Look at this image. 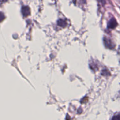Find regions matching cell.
Segmentation results:
<instances>
[{
	"label": "cell",
	"instance_id": "3",
	"mask_svg": "<svg viewBox=\"0 0 120 120\" xmlns=\"http://www.w3.org/2000/svg\"><path fill=\"white\" fill-rule=\"evenodd\" d=\"M104 43H105V45L106 46L107 48H110V49H112L114 48V45L112 44V42H111V41H110L109 39L104 38Z\"/></svg>",
	"mask_w": 120,
	"mask_h": 120
},
{
	"label": "cell",
	"instance_id": "2",
	"mask_svg": "<svg viewBox=\"0 0 120 120\" xmlns=\"http://www.w3.org/2000/svg\"><path fill=\"white\" fill-rule=\"evenodd\" d=\"M117 26V22L114 18H112L108 22V28L110 29H114Z\"/></svg>",
	"mask_w": 120,
	"mask_h": 120
},
{
	"label": "cell",
	"instance_id": "1",
	"mask_svg": "<svg viewBox=\"0 0 120 120\" xmlns=\"http://www.w3.org/2000/svg\"><path fill=\"white\" fill-rule=\"evenodd\" d=\"M21 12H22V14L23 16H25V17L28 16L30 13V8L28 6H23L21 8Z\"/></svg>",
	"mask_w": 120,
	"mask_h": 120
},
{
	"label": "cell",
	"instance_id": "5",
	"mask_svg": "<svg viewBox=\"0 0 120 120\" xmlns=\"http://www.w3.org/2000/svg\"><path fill=\"white\" fill-rule=\"evenodd\" d=\"M111 120H120V115H116V116H114Z\"/></svg>",
	"mask_w": 120,
	"mask_h": 120
},
{
	"label": "cell",
	"instance_id": "4",
	"mask_svg": "<svg viewBox=\"0 0 120 120\" xmlns=\"http://www.w3.org/2000/svg\"><path fill=\"white\" fill-rule=\"evenodd\" d=\"M57 25H58L59 26L61 27H65L67 25V22L66 21V20L64 19H60L57 21Z\"/></svg>",
	"mask_w": 120,
	"mask_h": 120
}]
</instances>
